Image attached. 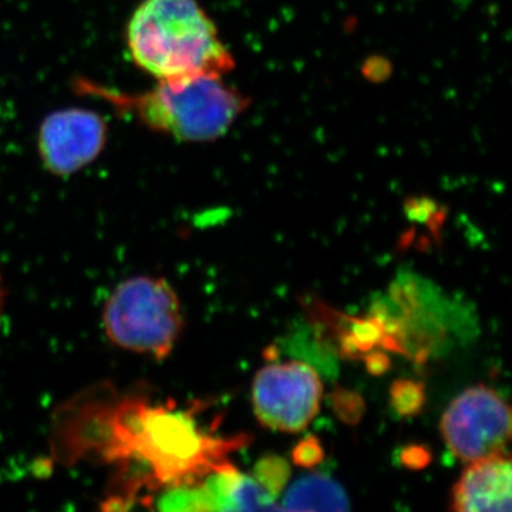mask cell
Here are the masks:
<instances>
[{
	"instance_id": "cell-1",
	"label": "cell",
	"mask_w": 512,
	"mask_h": 512,
	"mask_svg": "<svg viewBox=\"0 0 512 512\" xmlns=\"http://www.w3.org/2000/svg\"><path fill=\"white\" fill-rule=\"evenodd\" d=\"M72 89L77 96L104 101L148 130L184 143H210L224 137L249 106L248 97L218 73L158 80L153 89L137 93L79 76L73 79Z\"/></svg>"
},
{
	"instance_id": "cell-2",
	"label": "cell",
	"mask_w": 512,
	"mask_h": 512,
	"mask_svg": "<svg viewBox=\"0 0 512 512\" xmlns=\"http://www.w3.org/2000/svg\"><path fill=\"white\" fill-rule=\"evenodd\" d=\"M126 45L138 69L157 80L234 69L231 52L198 0H143L126 29Z\"/></svg>"
},
{
	"instance_id": "cell-3",
	"label": "cell",
	"mask_w": 512,
	"mask_h": 512,
	"mask_svg": "<svg viewBox=\"0 0 512 512\" xmlns=\"http://www.w3.org/2000/svg\"><path fill=\"white\" fill-rule=\"evenodd\" d=\"M119 439V453L146 461L165 484L197 480L249 443L247 436L218 439L202 433L191 413L137 406L121 414Z\"/></svg>"
},
{
	"instance_id": "cell-4",
	"label": "cell",
	"mask_w": 512,
	"mask_h": 512,
	"mask_svg": "<svg viewBox=\"0 0 512 512\" xmlns=\"http://www.w3.org/2000/svg\"><path fill=\"white\" fill-rule=\"evenodd\" d=\"M183 322L180 299L160 276H131L104 303L103 326L110 342L156 360L171 355Z\"/></svg>"
},
{
	"instance_id": "cell-5",
	"label": "cell",
	"mask_w": 512,
	"mask_h": 512,
	"mask_svg": "<svg viewBox=\"0 0 512 512\" xmlns=\"http://www.w3.org/2000/svg\"><path fill=\"white\" fill-rule=\"evenodd\" d=\"M441 434L451 453L467 463L504 453L511 437L510 406L490 387H471L447 407Z\"/></svg>"
},
{
	"instance_id": "cell-6",
	"label": "cell",
	"mask_w": 512,
	"mask_h": 512,
	"mask_svg": "<svg viewBox=\"0 0 512 512\" xmlns=\"http://www.w3.org/2000/svg\"><path fill=\"white\" fill-rule=\"evenodd\" d=\"M323 387L318 373L305 363H279L258 372L252 403L258 420L268 429L298 433L320 409Z\"/></svg>"
},
{
	"instance_id": "cell-7",
	"label": "cell",
	"mask_w": 512,
	"mask_h": 512,
	"mask_svg": "<svg viewBox=\"0 0 512 512\" xmlns=\"http://www.w3.org/2000/svg\"><path fill=\"white\" fill-rule=\"evenodd\" d=\"M106 120L97 111L69 107L47 114L37 133L43 167L67 177L96 161L107 143Z\"/></svg>"
},
{
	"instance_id": "cell-8",
	"label": "cell",
	"mask_w": 512,
	"mask_h": 512,
	"mask_svg": "<svg viewBox=\"0 0 512 512\" xmlns=\"http://www.w3.org/2000/svg\"><path fill=\"white\" fill-rule=\"evenodd\" d=\"M511 460L504 453L473 461L451 494V510L460 512L511 511Z\"/></svg>"
},
{
	"instance_id": "cell-9",
	"label": "cell",
	"mask_w": 512,
	"mask_h": 512,
	"mask_svg": "<svg viewBox=\"0 0 512 512\" xmlns=\"http://www.w3.org/2000/svg\"><path fill=\"white\" fill-rule=\"evenodd\" d=\"M281 510L345 511L350 510V503L348 494L338 481L325 474L313 473L291 485Z\"/></svg>"
},
{
	"instance_id": "cell-10",
	"label": "cell",
	"mask_w": 512,
	"mask_h": 512,
	"mask_svg": "<svg viewBox=\"0 0 512 512\" xmlns=\"http://www.w3.org/2000/svg\"><path fill=\"white\" fill-rule=\"evenodd\" d=\"M291 477V467L284 458L266 456L256 463L254 478L272 497L276 498L288 484Z\"/></svg>"
},
{
	"instance_id": "cell-11",
	"label": "cell",
	"mask_w": 512,
	"mask_h": 512,
	"mask_svg": "<svg viewBox=\"0 0 512 512\" xmlns=\"http://www.w3.org/2000/svg\"><path fill=\"white\" fill-rule=\"evenodd\" d=\"M392 406L400 416H414L420 413L426 402L424 386L413 380H397L390 389Z\"/></svg>"
},
{
	"instance_id": "cell-12",
	"label": "cell",
	"mask_w": 512,
	"mask_h": 512,
	"mask_svg": "<svg viewBox=\"0 0 512 512\" xmlns=\"http://www.w3.org/2000/svg\"><path fill=\"white\" fill-rule=\"evenodd\" d=\"M323 457H325V453H323L319 440L312 436L299 441L292 451L293 461L301 467L318 466L319 463H322Z\"/></svg>"
},
{
	"instance_id": "cell-13",
	"label": "cell",
	"mask_w": 512,
	"mask_h": 512,
	"mask_svg": "<svg viewBox=\"0 0 512 512\" xmlns=\"http://www.w3.org/2000/svg\"><path fill=\"white\" fill-rule=\"evenodd\" d=\"M333 404H335V410L340 419L348 421V423H356L362 417L363 402L356 394L342 390L333 396Z\"/></svg>"
},
{
	"instance_id": "cell-14",
	"label": "cell",
	"mask_w": 512,
	"mask_h": 512,
	"mask_svg": "<svg viewBox=\"0 0 512 512\" xmlns=\"http://www.w3.org/2000/svg\"><path fill=\"white\" fill-rule=\"evenodd\" d=\"M402 463L409 468H424L430 463L431 456L424 447L412 446L404 448Z\"/></svg>"
},
{
	"instance_id": "cell-15",
	"label": "cell",
	"mask_w": 512,
	"mask_h": 512,
	"mask_svg": "<svg viewBox=\"0 0 512 512\" xmlns=\"http://www.w3.org/2000/svg\"><path fill=\"white\" fill-rule=\"evenodd\" d=\"M387 365H389V360H387L386 356L380 355V353H377V355L372 353V355L367 357V367L375 375L383 373L387 369Z\"/></svg>"
},
{
	"instance_id": "cell-16",
	"label": "cell",
	"mask_w": 512,
	"mask_h": 512,
	"mask_svg": "<svg viewBox=\"0 0 512 512\" xmlns=\"http://www.w3.org/2000/svg\"><path fill=\"white\" fill-rule=\"evenodd\" d=\"M5 299H6L5 284H3V276H2V272H0V315H2L3 306H5Z\"/></svg>"
}]
</instances>
